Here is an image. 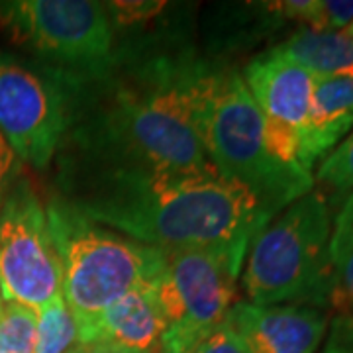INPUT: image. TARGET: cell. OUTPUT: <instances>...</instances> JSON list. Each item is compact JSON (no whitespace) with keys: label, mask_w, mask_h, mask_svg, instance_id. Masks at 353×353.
Segmentation results:
<instances>
[{"label":"cell","mask_w":353,"mask_h":353,"mask_svg":"<svg viewBox=\"0 0 353 353\" xmlns=\"http://www.w3.org/2000/svg\"><path fill=\"white\" fill-rule=\"evenodd\" d=\"M208 63L187 50L126 48L101 67L61 73L75 173L194 171L204 152L196 110Z\"/></svg>","instance_id":"1"},{"label":"cell","mask_w":353,"mask_h":353,"mask_svg":"<svg viewBox=\"0 0 353 353\" xmlns=\"http://www.w3.org/2000/svg\"><path fill=\"white\" fill-rule=\"evenodd\" d=\"M94 224L159 252H214L243 265L275 216L214 165L194 171L75 173L61 196Z\"/></svg>","instance_id":"2"},{"label":"cell","mask_w":353,"mask_h":353,"mask_svg":"<svg viewBox=\"0 0 353 353\" xmlns=\"http://www.w3.org/2000/svg\"><path fill=\"white\" fill-rule=\"evenodd\" d=\"M196 124L216 169L245 185L273 216L314 189L312 173L283 163L269 150L263 118L238 71L208 65Z\"/></svg>","instance_id":"3"},{"label":"cell","mask_w":353,"mask_h":353,"mask_svg":"<svg viewBox=\"0 0 353 353\" xmlns=\"http://www.w3.org/2000/svg\"><path fill=\"white\" fill-rule=\"evenodd\" d=\"M46 214L79 341L120 296L159 275L163 252L94 224L63 199L50 201Z\"/></svg>","instance_id":"4"},{"label":"cell","mask_w":353,"mask_h":353,"mask_svg":"<svg viewBox=\"0 0 353 353\" xmlns=\"http://www.w3.org/2000/svg\"><path fill=\"white\" fill-rule=\"evenodd\" d=\"M334 216L328 196L312 189L281 210L250 243L241 275L248 303L326 306Z\"/></svg>","instance_id":"5"},{"label":"cell","mask_w":353,"mask_h":353,"mask_svg":"<svg viewBox=\"0 0 353 353\" xmlns=\"http://www.w3.org/2000/svg\"><path fill=\"white\" fill-rule=\"evenodd\" d=\"M241 263L214 252H163L155 292L167 318L161 352L192 353L226 322Z\"/></svg>","instance_id":"6"},{"label":"cell","mask_w":353,"mask_h":353,"mask_svg":"<svg viewBox=\"0 0 353 353\" xmlns=\"http://www.w3.org/2000/svg\"><path fill=\"white\" fill-rule=\"evenodd\" d=\"M0 24L10 38L61 73H83L114 53V28L94 0L0 2Z\"/></svg>","instance_id":"7"},{"label":"cell","mask_w":353,"mask_h":353,"mask_svg":"<svg viewBox=\"0 0 353 353\" xmlns=\"http://www.w3.org/2000/svg\"><path fill=\"white\" fill-rule=\"evenodd\" d=\"M0 292L4 303L32 310L61 294V265L46 206L28 181H16L0 208Z\"/></svg>","instance_id":"8"},{"label":"cell","mask_w":353,"mask_h":353,"mask_svg":"<svg viewBox=\"0 0 353 353\" xmlns=\"http://www.w3.org/2000/svg\"><path fill=\"white\" fill-rule=\"evenodd\" d=\"M67 130L61 77L0 51V134L18 159L48 169Z\"/></svg>","instance_id":"9"},{"label":"cell","mask_w":353,"mask_h":353,"mask_svg":"<svg viewBox=\"0 0 353 353\" xmlns=\"http://www.w3.org/2000/svg\"><path fill=\"white\" fill-rule=\"evenodd\" d=\"M241 79L263 118L269 150L283 163L304 169L301 165V143L310 110L314 75L269 50L245 65Z\"/></svg>","instance_id":"10"},{"label":"cell","mask_w":353,"mask_h":353,"mask_svg":"<svg viewBox=\"0 0 353 353\" xmlns=\"http://www.w3.org/2000/svg\"><path fill=\"white\" fill-rule=\"evenodd\" d=\"M226 322L248 353H316L328 328V316L314 306H259L234 303Z\"/></svg>","instance_id":"11"},{"label":"cell","mask_w":353,"mask_h":353,"mask_svg":"<svg viewBox=\"0 0 353 353\" xmlns=\"http://www.w3.org/2000/svg\"><path fill=\"white\" fill-rule=\"evenodd\" d=\"M153 281L120 296L77 343H99L122 353L161 352L167 318Z\"/></svg>","instance_id":"12"},{"label":"cell","mask_w":353,"mask_h":353,"mask_svg":"<svg viewBox=\"0 0 353 353\" xmlns=\"http://www.w3.org/2000/svg\"><path fill=\"white\" fill-rule=\"evenodd\" d=\"M353 130V77L312 79V99L301 143V165L312 173L316 161L328 157Z\"/></svg>","instance_id":"13"},{"label":"cell","mask_w":353,"mask_h":353,"mask_svg":"<svg viewBox=\"0 0 353 353\" xmlns=\"http://www.w3.org/2000/svg\"><path fill=\"white\" fill-rule=\"evenodd\" d=\"M271 51L318 77H353V38L345 32L299 28Z\"/></svg>","instance_id":"14"},{"label":"cell","mask_w":353,"mask_h":353,"mask_svg":"<svg viewBox=\"0 0 353 353\" xmlns=\"http://www.w3.org/2000/svg\"><path fill=\"white\" fill-rule=\"evenodd\" d=\"M330 283L326 306L338 312V318L353 314V222L334 220L330 240Z\"/></svg>","instance_id":"15"},{"label":"cell","mask_w":353,"mask_h":353,"mask_svg":"<svg viewBox=\"0 0 353 353\" xmlns=\"http://www.w3.org/2000/svg\"><path fill=\"white\" fill-rule=\"evenodd\" d=\"M38 312L36 353H67L77 345V324L63 294L51 299Z\"/></svg>","instance_id":"16"},{"label":"cell","mask_w":353,"mask_h":353,"mask_svg":"<svg viewBox=\"0 0 353 353\" xmlns=\"http://www.w3.org/2000/svg\"><path fill=\"white\" fill-rule=\"evenodd\" d=\"M36 310L4 303L0 310V353H36Z\"/></svg>","instance_id":"17"},{"label":"cell","mask_w":353,"mask_h":353,"mask_svg":"<svg viewBox=\"0 0 353 353\" xmlns=\"http://www.w3.org/2000/svg\"><path fill=\"white\" fill-rule=\"evenodd\" d=\"M316 181L328 187L334 194L347 196L353 190V130L338 148L322 159Z\"/></svg>","instance_id":"18"},{"label":"cell","mask_w":353,"mask_h":353,"mask_svg":"<svg viewBox=\"0 0 353 353\" xmlns=\"http://www.w3.org/2000/svg\"><path fill=\"white\" fill-rule=\"evenodd\" d=\"M192 353H248V350H245L243 341L238 338V334L232 330V326L228 322H224L210 338L202 341Z\"/></svg>","instance_id":"19"},{"label":"cell","mask_w":353,"mask_h":353,"mask_svg":"<svg viewBox=\"0 0 353 353\" xmlns=\"http://www.w3.org/2000/svg\"><path fill=\"white\" fill-rule=\"evenodd\" d=\"M18 169H20V159L10 148L6 138L0 134V208L6 201L8 192L12 190L14 183L18 181Z\"/></svg>","instance_id":"20"},{"label":"cell","mask_w":353,"mask_h":353,"mask_svg":"<svg viewBox=\"0 0 353 353\" xmlns=\"http://www.w3.org/2000/svg\"><path fill=\"white\" fill-rule=\"evenodd\" d=\"M328 341L340 343L345 347H353V314L334 320Z\"/></svg>","instance_id":"21"},{"label":"cell","mask_w":353,"mask_h":353,"mask_svg":"<svg viewBox=\"0 0 353 353\" xmlns=\"http://www.w3.org/2000/svg\"><path fill=\"white\" fill-rule=\"evenodd\" d=\"M67 353H122L110 350L106 345H99V343H77Z\"/></svg>","instance_id":"22"},{"label":"cell","mask_w":353,"mask_h":353,"mask_svg":"<svg viewBox=\"0 0 353 353\" xmlns=\"http://www.w3.org/2000/svg\"><path fill=\"white\" fill-rule=\"evenodd\" d=\"M334 220H340V222H353V190L343 199L340 212L336 214Z\"/></svg>","instance_id":"23"},{"label":"cell","mask_w":353,"mask_h":353,"mask_svg":"<svg viewBox=\"0 0 353 353\" xmlns=\"http://www.w3.org/2000/svg\"><path fill=\"white\" fill-rule=\"evenodd\" d=\"M322 353H353V347H345V345H340V343L328 341Z\"/></svg>","instance_id":"24"},{"label":"cell","mask_w":353,"mask_h":353,"mask_svg":"<svg viewBox=\"0 0 353 353\" xmlns=\"http://www.w3.org/2000/svg\"><path fill=\"white\" fill-rule=\"evenodd\" d=\"M343 32H345V34H347L350 38H353V22H352V24H350V26H347V28H345Z\"/></svg>","instance_id":"25"},{"label":"cell","mask_w":353,"mask_h":353,"mask_svg":"<svg viewBox=\"0 0 353 353\" xmlns=\"http://www.w3.org/2000/svg\"><path fill=\"white\" fill-rule=\"evenodd\" d=\"M2 306H4V299H2V292H0V310H2Z\"/></svg>","instance_id":"26"}]
</instances>
